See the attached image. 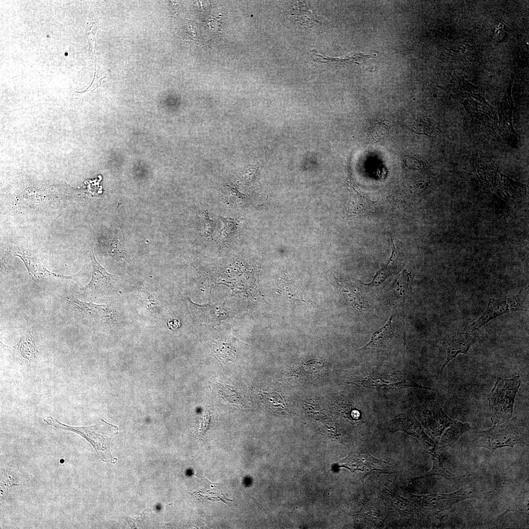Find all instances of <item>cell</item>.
<instances>
[{
	"mask_svg": "<svg viewBox=\"0 0 529 529\" xmlns=\"http://www.w3.org/2000/svg\"><path fill=\"white\" fill-rule=\"evenodd\" d=\"M474 445L483 447L494 452L504 447H513L515 444L527 445L528 432L514 421L494 425L492 428L480 431L473 441Z\"/></svg>",
	"mask_w": 529,
	"mask_h": 529,
	"instance_id": "6da1fadb",
	"label": "cell"
},
{
	"mask_svg": "<svg viewBox=\"0 0 529 529\" xmlns=\"http://www.w3.org/2000/svg\"><path fill=\"white\" fill-rule=\"evenodd\" d=\"M520 384L519 376L510 379L498 378L488 397L491 419L494 425L505 423L512 417Z\"/></svg>",
	"mask_w": 529,
	"mask_h": 529,
	"instance_id": "7a4b0ae2",
	"label": "cell"
},
{
	"mask_svg": "<svg viewBox=\"0 0 529 529\" xmlns=\"http://www.w3.org/2000/svg\"><path fill=\"white\" fill-rule=\"evenodd\" d=\"M528 309L529 287H527L515 295L490 299L484 312L470 326L474 330H478L499 316L513 312L527 311Z\"/></svg>",
	"mask_w": 529,
	"mask_h": 529,
	"instance_id": "3957f363",
	"label": "cell"
},
{
	"mask_svg": "<svg viewBox=\"0 0 529 529\" xmlns=\"http://www.w3.org/2000/svg\"><path fill=\"white\" fill-rule=\"evenodd\" d=\"M478 330L470 326L459 330L438 340L436 346L439 349V370L441 372L448 363L460 354H467L475 342Z\"/></svg>",
	"mask_w": 529,
	"mask_h": 529,
	"instance_id": "277c9868",
	"label": "cell"
},
{
	"mask_svg": "<svg viewBox=\"0 0 529 529\" xmlns=\"http://www.w3.org/2000/svg\"><path fill=\"white\" fill-rule=\"evenodd\" d=\"M431 413V419L433 420V430L437 435H441L439 444L442 447H450L463 433L471 429L468 423H463L450 418L437 403L432 405Z\"/></svg>",
	"mask_w": 529,
	"mask_h": 529,
	"instance_id": "5b68a950",
	"label": "cell"
},
{
	"mask_svg": "<svg viewBox=\"0 0 529 529\" xmlns=\"http://www.w3.org/2000/svg\"><path fill=\"white\" fill-rule=\"evenodd\" d=\"M68 301L76 316L81 319L96 322L113 320V311L107 305L83 302L73 296L68 297Z\"/></svg>",
	"mask_w": 529,
	"mask_h": 529,
	"instance_id": "8992f818",
	"label": "cell"
},
{
	"mask_svg": "<svg viewBox=\"0 0 529 529\" xmlns=\"http://www.w3.org/2000/svg\"><path fill=\"white\" fill-rule=\"evenodd\" d=\"M362 386L380 389H401L408 387H417L429 389L416 384L414 382L399 377L397 375H383L371 374L364 378H360L353 381L348 382Z\"/></svg>",
	"mask_w": 529,
	"mask_h": 529,
	"instance_id": "52a82bcc",
	"label": "cell"
},
{
	"mask_svg": "<svg viewBox=\"0 0 529 529\" xmlns=\"http://www.w3.org/2000/svg\"><path fill=\"white\" fill-rule=\"evenodd\" d=\"M385 462L375 458L367 452H357L343 459L341 466L349 468L362 481L374 471L384 472Z\"/></svg>",
	"mask_w": 529,
	"mask_h": 529,
	"instance_id": "ba28073f",
	"label": "cell"
},
{
	"mask_svg": "<svg viewBox=\"0 0 529 529\" xmlns=\"http://www.w3.org/2000/svg\"><path fill=\"white\" fill-rule=\"evenodd\" d=\"M90 259L92 267L91 280L80 290L89 295L100 294L108 291L113 286L115 276L108 272L97 261L93 250H92Z\"/></svg>",
	"mask_w": 529,
	"mask_h": 529,
	"instance_id": "9c48e42d",
	"label": "cell"
},
{
	"mask_svg": "<svg viewBox=\"0 0 529 529\" xmlns=\"http://www.w3.org/2000/svg\"><path fill=\"white\" fill-rule=\"evenodd\" d=\"M513 104L509 89L502 99L499 110L498 131L500 135L507 143L513 147L519 143L520 136L514 129L512 115Z\"/></svg>",
	"mask_w": 529,
	"mask_h": 529,
	"instance_id": "30bf717a",
	"label": "cell"
},
{
	"mask_svg": "<svg viewBox=\"0 0 529 529\" xmlns=\"http://www.w3.org/2000/svg\"><path fill=\"white\" fill-rule=\"evenodd\" d=\"M15 255L22 260L27 270L30 278L32 280L44 277H59L72 280H76L77 279V273L71 275H64L49 271L42 262L31 254L17 252Z\"/></svg>",
	"mask_w": 529,
	"mask_h": 529,
	"instance_id": "8fae6325",
	"label": "cell"
},
{
	"mask_svg": "<svg viewBox=\"0 0 529 529\" xmlns=\"http://www.w3.org/2000/svg\"><path fill=\"white\" fill-rule=\"evenodd\" d=\"M464 106L467 111L482 124L491 128L493 130L497 129V117L492 111V106L489 107L480 104L471 100H467Z\"/></svg>",
	"mask_w": 529,
	"mask_h": 529,
	"instance_id": "7c38bea8",
	"label": "cell"
},
{
	"mask_svg": "<svg viewBox=\"0 0 529 529\" xmlns=\"http://www.w3.org/2000/svg\"><path fill=\"white\" fill-rule=\"evenodd\" d=\"M472 165L481 182L492 188L497 185V173L499 172L498 168L492 164L479 160H475Z\"/></svg>",
	"mask_w": 529,
	"mask_h": 529,
	"instance_id": "4fadbf2b",
	"label": "cell"
},
{
	"mask_svg": "<svg viewBox=\"0 0 529 529\" xmlns=\"http://www.w3.org/2000/svg\"><path fill=\"white\" fill-rule=\"evenodd\" d=\"M498 174L497 184L501 188V193L504 194L505 197L511 198H519L526 193L527 190L526 185L513 180L499 171Z\"/></svg>",
	"mask_w": 529,
	"mask_h": 529,
	"instance_id": "5bb4252c",
	"label": "cell"
},
{
	"mask_svg": "<svg viewBox=\"0 0 529 529\" xmlns=\"http://www.w3.org/2000/svg\"><path fill=\"white\" fill-rule=\"evenodd\" d=\"M16 348L21 356L29 361H32L36 358L38 350L30 331H25L21 334Z\"/></svg>",
	"mask_w": 529,
	"mask_h": 529,
	"instance_id": "9a60e30c",
	"label": "cell"
},
{
	"mask_svg": "<svg viewBox=\"0 0 529 529\" xmlns=\"http://www.w3.org/2000/svg\"><path fill=\"white\" fill-rule=\"evenodd\" d=\"M393 316H391L387 323L375 332L368 343L360 350L380 349L385 346V341L389 337Z\"/></svg>",
	"mask_w": 529,
	"mask_h": 529,
	"instance_id": "2e32d148",
	"label": "cell"
},
{
	"mask_svg": "<svg viewBox=\"0 0 529 529\" xmlns=\"http://www.w3.org/2000/svg\"><path fill=\"white\" fill-rule=\"evenodd\" d=\"M390 131L389 124L385 121L378 120L374 121L369 128V135L374 140L381 141L386 138Z\"/></svg>",
	"mask_w": 529,
	"mask_h": 529,
	"instance_id": "e0dca14e",
	"label": "cell"
},
{
	"mask_svg": "<svg viewBox=\"0 0 529 529\" xmlns=\"http://www.w3.org/2000/svg\"><path fill=\"white\" fill-rule=\"evenodd\" d=\"M263 402L267 407L272 408H280L283 409L286 404L282 395L275 390H270L262 394Z\"/></svg>",
	"mask_w": 529,
	"mask_h": 529,
	"instance_id": "ac0fdd59",
	"label": "cell"
},
{
	"mask_svg": "<svg viewBox=\"0 0 529 529\" xmlns=\"http://www.w3.org/2000/svg\"><path fill=\"white\" fill-rule=\"evenodd\" d=\"M411 130L415 134H423L429 137H433L436 134L429 119L417 120L411 125Z\"/></svg>",
	"mask_w": 529,
	"mask_h": 529,
	"instance_id": "d6986e66",
	"label": "cell"
},
{
	"mask_svg": "<svg viewBox=\"0 0 529 529\" xmlns=\"http://www.w3.org/2000/svg\"><path fill=\"white\" fill-rule=\"evenodd\" d=\"M431 454L432 456L433 466L432 470L428 474L429 476L437 475L441 476L447 479L452 480L456 479L455 476L446 469L437 454H435L434 452Z\"/></svg>",
	"mask_w": 529,
	"mask_h": 529,
	"instance_id": "ffe728a7",
	"label": "cell"
},
{
	"mask_svg": "<svg viewBox=\"0 0 529 529\" xmlns=\"http://www.w3.org/2000/svg\"><path fill=\"white\" fill-rule=\"evenodd\" d=\"M460 92L464 96H472L484 104L489 105L485 100L483 89L481 87L474 86L469 83H463L460 86Z\"/></svg>",
	"mask_w": 529,
	"mask_h": 529,
	"instance_id": "44dd1931",
	"label": "cell"
},
{
	"mask_svg": "<svg viewBox=\"0 0 529 529\" xmlns=\"http://www.w3.org/2000/svg\"><path fill=\"white\" fill-rule=\"evenodd\" d=\"M139 300L148 310L155 312L160 309V305L156 298L144 289L139 291Z\"/></svg>",
	"mask_w": 529,
	"mask_h": 529,
	"instance_id": "7402d4cb",
	"label": "cell"
},
{
	"mask_svg": "<svg viewBox=\"0 0 529 529\" xmlns=\"http://www.w3.org/2000/svg\"><path fill=\"white\" fill-rule=\"evenodd\" d=\"M403 161L405 167L409 169L422 170L426 167L425 161L414 155H405Z\"/></svg>",
	"mask_w": 529,
	"mask_h": 529,
	"instance_id": "603a6c76",
	"label": "cell"
},
{
	"mask_svg": "<svg viewBox=\"0 0 529 529\" xmlns=\"http://www.w3.org/2000/svg\"><path fill=\"white\" fill-rule=\"evenodd\" d=\"M19 473H15L10 470L4 471L3 484L8 489L11 486L15 485H21L22 483V477Z\"/></svg>",
	"mask_w": 529,
	"mask_h": 529,
	"instance_id": "cb8c5ba5",
	"label": "cell"
},
{
	"mask_svg": "<svg viewBox=\"0 0 529 529\" xmlns=\"http://www.w3.org/2000/svg\"><path fill=\"white\" fill-rule=\"evenodd\" d=\"M201 425L199 428V433L200 434H203L206 431L210 423V416L209 413L206 412L202 416L201 419Z\"/></svg>",
	"mask_w": 529,
	"mask_h": 529,
	"instance_id": "d4e9b609",
	"label": "cell"
},
{
	"mask_svg": "<svg viewBox=\"0 0 529 529\" xmlns=\"http://www.w3.org/2000/svg\"><path fill=\"white\" fill-rule=\"evenodd\" d=\"M64 462V460H63V459H62V461H61V460H60V462Z\"/></svg>",
	"mask_w": 529,
	"mask_h": 529,
	"instance_id": "484cf974",
	"label": "cell"
}]
</instances>
